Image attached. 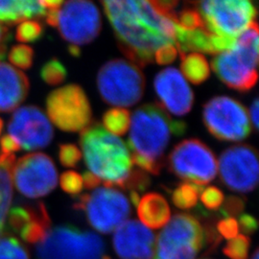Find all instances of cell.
<instances>
[{
  "instance_id": "obj_1",
  "label": "cell",
  "mask_w": 259,
  "mask_h": 259,
  "mask_svg": "<svg viewBox=\"0 0 259 259\" xmlns=\"http://www.w3.org/2000/svg\"><path fill=\"white\" fill-rule=\"evenodd\" d=\"M121 51L131 63L144 67L161 47L175 44L173 20L152 1H102Z\"/></svg>"
},
{
  "instance_id": "obj_2",
  "label": "cell",
  "mask_w": 259,
  "mask_h": 259,
  "mask_svg": "<svg viewBox=\"0 0 259 259\" xmlns=\"http://www.w3.org/2000/svg\"><path fill=\"white\" fill-rule=\"evenodd\" d=\"M128 139L133 164L153 175H159L164 166V155L173 137L186 131L184 121L172 119L158 104L139 107L131 118Z\"/></svg>"
},
{
  "instance_id": "obj_3",
  "label": "cell",
  "mask_w": 259,
  "mask_h": 259,
  "mask_svg": "<svg viewBox=\"0 0 259 259\" xmlns=\"http://www.w3.org/2000/svg\"><path fill=\"white\" fill-rule=\"evenodd\" d=\"M80 145L91 173L106 187L124 189L133 172V161L126 143L104 129L100 123L94 122L81 132Z\"/></svg>"
},
{
  "instance_id": "obj_4",
  "label": "cell",
  "mask_w": 259,
  "mask_h": 259,
  "mask_svg": "<svg viewBox=\"0 0 259 259\" xmlns=\"http://www.w3.org/2000/svg\"><path fill=\"white\" fill-rule=\"evenodd\" d=\"M258 26L254 21L236 37L234 46L215 56L212 69L230 89L247 93L257 82Z\"/></svg>"
},
{
  "instance_id": "obj_5",
  "label": "cell",
  "mask_w": 259,
  "mask_h": 259,
  "mask_svg": "<svg viewBox=\"0 0 259 259\" xmlns=\"http://www.w3.org/2000/svg\"><path fill=\"white\" fill-rule=\"evenodd\" d=\"M97 87L107 104L129 108L141 100L145 91V77L138 65L123 59H114L100 68Z\"/></svg>"
},
{
  "instance_id": "obj_6",
  "label": "cell",
  "mask_w": 259,
  "mask_h": 259,
  "mask_svg": "<svg viewBox=\"0 0 259 259\" xmlns=\"http://www.w3.org/2000/svg\"><path fill=\"white\" fill-rule=\"evenodd\" d=\"M41 259H107L102 238L92 232H83L71 225L50 229L37 245Z\"/></svg>"
},
{
  "instance_id": "obj_7",
  "label": "cell",
  "mask_w": 259,
  "mask_h": 259,
  "mask_svg": "<svg viewBox=\"0 0 259 259\" xmlns=\"http://www.w3.org/2000/svg\"><path fill=\"white\" fill-rule=\"evenodd\" d=\"M213 35L235 39L256 21L257 10L249 0H204L192 2Z\"/></svg>"
},
{
  "instance_id": "obj_8",
  "label": "cell",
  "mask_w": 259,
  "mask_h": 259,
  "mask_svg": "<svg viewBox=\"0 0 259 259\" xmlns=\"http://www.w3.org/2000/svg\"><path fill=\"white\" fill-rule=\"evenodd\" d=\"M75 210L84 213L95 231L108 234L127 221L132 212L130 200L115 187H98L92 193L79 196Z\"/></svg>"
},
{
  "instance_id": "obj_9",
  "label": "cell",
  "mask_w": 259,
  "mask_h": 259,
  "mask_svg": "<svg viewBox=\"0 0 259 259\" xmlns=\"http://www.w3.org/2000/svg\"><path fill=\"white\" fill-rule=\"evenodd\" d=\"M205 241L201 223L190 214L178 213L158 234L153 259H195Z\"/></svg>"
},
{
  "instance_id": "obj_10",
  "label": "cell",
  "mask_w": 259,
  "mask_h": 259,
  "mask_svg": "<svg viewBox=\"0 0 259 259\" xmlns=\"http://www.w3.org/2000/svg\"><path fill=\"white\" fill-rule=\"evenodd\" d=\"M169 170L188 184L203 186L215 179L218 162L211 149L199 139L178 143L168 157Z\"/></svg>"
},
{
  "instance_id": "obj_11",
  "label": "cell",
  "mask_w": 259,
  "mask_h": 259,
  "mask_svg": "<svg viewBox=\"0 0 259 259\" xmlns=\"http://www.w3.org/2000/svg\"><path fill=\"white\" fill-rule=\"evenodd\" d=\"M203 120L209 134L221 141H241L250 136L249 113L229 96H216L204 106Z\"/></svg>"
},
{
  "instance_id": "obj_12",
  "label": "cell",
  "mask_w": 259,
  "mask_h": 259,
  "mask_svg": "<svg viewBox=\"0 0 259 259\" xmlns=\"http://www.w3.org/2000/svg\"><path fill=\"white\" fill-rule=\"evenodd\" d=\"M47 111L50 120L64 132H82L92 124L91 104L78 84H67L50 93Z\"/></svg>"
},
{
  "instance_id": "obj_13",
  "label": "cell",
  "mask_w": 259,
  "mask_h": 259,
  "mask_svg": "<svg viewBox=\"0 0 259 259\" xmlns=\"http://www.w3.org/2000/svg\"><path fill=\"white\" fill-rule=\"evenodd\" d=\"M57 27L62 37L71 46L88 45L98 37L101 31L100 12L91 1H67L59 10Z\"/></svg>"
},
{
  "instance_id": "obj_14",
  "label": "cell",
  "mask_w": 259,
  "mask_h": 259,
  "mask_svg": "<svg viewBox=\"0 0 259 259\" xmlns=\"http://www.w3.org/2000/svg\"><path fill=\"white\" fill-rule=\"evenodd\" d=\"M11 175L19 192L31 199L47 196L58 185L54 161L42 153H32L20 157Z\"/></svg>"
},
{
  "instance_id": "obj_15",
  "label": "cell",
  "mask_w": 259,
  "mask_h": 259,
  "mask_svg": "<svg viewBox=\"0 0 259 259\" xmlns=\"http://www.w3.org/2000/svg\"><path fill=\"white\" fill-rule=\"evenodd\" d=\"M258 157L250 145H234L226 149L219 159L220 180L234 192L248 193L258 184Z\"/></svg>"
},
{
  "instance_id": "obj_16",
  "label": "cell",
  "mask_w": 259,
  "mask_h": 259,
  "mask_svg": "<svg viewBox=\"0 0 259 259\" xmlns=\"http://www.w3.org/2000/svg\"><path fill=\"white\" fill-rule=\"evenodd\" d=\"M10 136L20 148L37 150L48 146L54 138V130L45 112L35 106L22 107L15 111L9 124Z\"/></svg>"
},
{
  "instance_id": "obj_17",
  "label": "cell",
  "mask_w": 259,
  "mask_h": 259,
  "mask_svg": "<svg viewBox=\"0 0 259 259\" xmlns=\"http://www.w3.org/2000/svg\"><path fill=\"white\" fill-rule=\"evenodd\" d=\"M154 88L160 106L172 114L184 116L192 110L194 94L183 74L174 67L159 71Z\"/></svg>"
},
{
  "instance_id": "obj_18",
  "label": "cell",
  "mask_w": 259,
  "mask_h": 259,
  "mask_svg": "<svg viewBox=\"0 0 259 259\" xmlns=\"http://www.w3.org/2000/svg\"><path fill=\"white\" fill-rule=\"evenodd\" d=\"M113 249L121 259H153L156 236L137 220H128L115 230Z\"/></svg>"
},
{
  "instance_id": "obj_19",
  "label": "cell",
  "mask_w": 259,
  "mask_h": 259,
  "mask_svg": "<svg viewBox=\"0 0 259 259\" xmlns=\"http://www.w3.org/2000/svg\"><path fill=\"white\" fill-rule=\"evenodd\" d=\"M29 92L27 76L6 63H0V111L16 110Z\"/></svg>"
},
{
  "instance_id": "obj_20",
  "label": "cell",
  "mask_w": 259,
  "mask_h": 259,
  "mask_svg": "<svg viewBox=\"0 0 259 259\" xmlns=\"http://www.w3.org/2000/svg\"><path fill=\"white\" fill-rule=\"evenodd\" d=\"M138 214L143 225L158 230L171 218V210L165 198L156 192L144 195L138 204Z\"/></svg>"
},
{
  "instance_id": "obj_21",
  "label": "cell",
  "mask_w": 259,
  "mask_h": 259,
  "mask_svg": "<svg viewBox=\"0 0 259 259\" xmlns=\"http://www.w3.org/2000/svg\"><path fill=\"white\" fill-rule=\"evenodd\" d=\"M47 10L41 1H0V20L16 24L26 19L45 18Z\"/></svg>"
},
{
  "instance_id": "obj_22",
  "label": "cell",
  "mask_w": 259,
  "mask_h": 259,
  "mask_svg": "<svg viewBox=\"0 0 259 259\" xmlns=\"http://www.w3.org/2000/svg\"><path fill=\"white\" fill-rule=\"evenodd\" d=\"M51 220L47 207L42 203L37 204L34 217L21 229L19 235L28 244H39L50 231Z\"/></svg>"
},
{
  "instance_id": "obj_23",
  "label": "cell",
  "mask_w": 259,
  "mask_h": 259,
  "mask_svg": "<svg viewBox=\"0 0 259 259\" xmlns=\"http://www.w3.org/2000/svg\"><path fill=\"white\" fill-rule=\"evenodd\" d=\"M181 56L183 76L193 84H201L210 75L209 65L203 54L188 53Z\"/></svg>"
},
{
  "instance_id": "obj_24",
  "label": "cell",
  "mask_w": 259,
  "mask_h": 259,
  "mask_svg": "<svg viewBox=\"0 0 259 259\" xmlns=\"http://www.w3.org/2000/svg\"><path fill=\"white\" fill-rule=\"evenodd\" d=\"M130 111L122 108H113L103 115V127L113 136H123L130 128Z\"/></svg>"
},
{
  "instance_id": "obj_25",
  "label": "cell",
  "mask_w": 259,
  "mask_h": 259,
  "mask_svg": "<svg viewBox=\"0 0 259 259\" xmlns=\"http://www.w3.org/2000/svg\"><path fill=\"white\" fill-rule=\"evenodd\" d=\"M203 190V186L188 183L182 184L172 192V202L179 208L190 209L198 203L199 195Z\"/></svg>"
},
{
  "instance_id": "obj_26",
  "label": "cell",
  "mask_w": 259,
  "mask_h": 259,
  "mask_svg": "<svg viewBox=\"0 0 259 259\" xmlns=\"http://www.w3.org/2000/svg\"><path fill=\"white\" fill-rule=\"evenodd\" d=\"M13 198L11 172L0 168V237L5 231V220Z\"/></svg>"
},
{
  "instance_id": "obj_27",
  "label": "cell",
  "mask_w": 259,
  "mask_h": 259,
  "mask_svg": "<svg viewBox=\"0 0 259 259\" xmlns=\"http://www.w3.org/2000/svg\"><path fill=\"white\" fill-rule=\"evenodd\" d=\"M0 259H30L28 250L16 237H0Z\"/></svg>"
},
{
  "instance_id": "obj_28",
  "label": "cell",
  "mask_w": 259,
  "mask_h": 259,
  "mask_svg": "<svg viewBox=\"0 0 259 259\" xmlns=\"http://www.w3.org/2000/svg\"><path fill=\"white\" fill-rule=\"evenodd\" d=\"M67 76L66 68L58 59H51L41 67L40 77L49 85H58L63 83Z\"/></svg>"
},
{
  "instance_id": "obj_29",
  "label": "cell",
  "mask_w": 259,
  "mask_h": 259,
  "mask_svg": "<svg viewBox=\"0 0 259 259\" xmlns=\"http://www.w3.org/2000/svg\"><path fill=\"white\" fill-rule=\"evenodd\" d=\"M174 24L185 30H195L204 28V21L200 13L194 7H186L178 14H175L173 19Z\"/></svg>"
},
{
  "instance_id": "obj_30",
  "label": "cell",
  "mask_w": 259,
  "mask_h": 259,
  "mask_svg": "<svg viewBox=\"0 0 259 259\" xmlns=\"http://www.w3.org/2000/svg\"><path fill=\"white\" fill-rule=\"evenodd\" d=\"M250 249V238L244 234H238L227 243L223 252L230 259H247Z\"/></svg>"
},
{
  "instance_id": "obj_31",
  "label": "cell",
  "mask_w": 259,
  "mask_h": 259,
  "mask_svg": "<svg viewBox=\"0 0 259 259\" xmlns=\"http://www.w3.org/2000/svg\"><path fill=\"white\" fill-rule=\"evenodd\" d=\"M44 26L37 20H25L19 23L16 38L20 42H34L42 36Z\"/></svg>"
},
{
  "instance_id": "obj_32",
  "label": "cell",
  "mask_w": 259,
  "mask_h": 259,
  "mask_svg": "<svg viewBox=\"0 0 259 259\" xmlns=\"http://www.w3.org/2000/svg\"><path fill=\"white\" fill-rule=\"evenodd\" d=\"M34 50L32 47L19 45L12 47L9 52L11 64L18 66L20 69H29L33 65Z\"/></svg>"
},
{
  "instance_id": "obj_33",
  "label": "cell",
  "mask_w": 259,
  "mask_h": 259,
  "mask_svg": "<svg viewBox=\"0 0 259 259\" xmlns=\"http://www.w3.org/2000/svg\"><path fill=\"white\" fill-rule=\"evenodd\" d=\"M60 185L67 194H80L83 188V179L75 171H66L61 175Z\"/></svg>"
},
{
  "instance_id": "obj_34",
  "label": "cell",
  "mask_w": 259,
  "mask_h": 259,
  "mask_svg": "<svg viewBox=\"0 0 259 259\" xmlns=\"http://www.w3.org/2000/svg\"><path fill=\"white\" fill-rule=\"evenodd\" d=\"M82 158V153L74 144H61L59 148V159L65 167L73 168Z\"/></svg>"
},
{
  "instance_id": "obj_35",
  "label": "cell",
  "mask_w": 259,
  "mask_h": 259,
  "mask_svg": "<svg viewBox=\"0 0 259 259\" xmlns=\"http://www.w3.org/2000/svg\"><path fill=\"white\" fill-rule=\"evenodd\" d=\"M201 201L207 209L218 210L223 205L225 197L218 187L209 186L202 191Z\"/></svg>"
},
{
  "instance_id": "obj_36",
  "label": "cell",
  "mask_w": 259,
  "mask_h": 259,
  "mask_svg": "<svg viewBox=\"0 0 259 259\" xmlns=\"http://www.w3.org/2000/svg\"><path fill=\"white\" fill-rule=\"evenodd\" d=\"M217 232H219L221 237L229 240L236 237L239 232V226L237 220L233 217L224 218L217 224Z\"/></svg>"
},
{
  "instance_id": "obj_37",
  "label": "cell",
  "mask_w": 259,
  "mask_h": 259,
  "mask_svg": "<svg viewBox=\"0 0 259 259\" xmlns=\"http://www.w3.org/2000/svg\"><path fill=\"white\" fill-rule=\"evenodd\" d=\"M223 206H221V213L225 218L232 217L234 215L240 214L245 208L244 200L239 197L231 196L226 201H224Z\"/></svg>"
},
{
  "instance_id": "obj_38",
  "label": "cell",
  "mask_w": 259,
  "mask_h": 259,
  "mask_svg": "<svg viewBox=\"0 0 259 259\" xmlns=\"http://www.w3.org/2000/svg\"><path fill=\"white\" fill-rule=\"evenodd\" d=\"M178 54L179 52L177 47L173 45H169L157 50L154 56V61H156L158 65H169L176 60Z\"/></svg>"
},
{
  "instance_id": "obj_39",
  "label": "cell",
  "mask_w": 259,
  "mask_h": 259,
  "mask_svg": "<svg viewBox=\"0 0 259 259\" xmlns=\"http://www.w3.org/2000/svg\"><path fill=\"white\" fill-rule=\"evenodd\" d=\"M239 230L247 235H251L257 231L258 223L257 220L250 214H241L239 217Z\"/></svg>"
},
{
  "instance_id": "obj_40",
  "label": "cell",
  "mask_w": 259,
  "mask_h": 259,
  "mask_svg": "<svg viewBox=\"0 0 259 259\" xmlns=\"http://www.w3.org/2000/svg\"><path fill=\"white\" fill-rule=\"evenodd\" d=\"M0 148H1V154L14 155V153L20 150V146L11 136L5 135L0 139Z\"/></svg>"
},
{
  "instance_id": "obj_41",
  "label": "cell",
  "mask_w": 259,
  "mask_h": 259,
  "mask_svg": "<svg viewBox=\"0 0 259 259\" xmlns=\"http://www.w3.org/2000/svg\"><path fill=\"white\" fill-rule=\"evenodd\" d=\"M82 179H83V187H85L88 189L96 188L102 184V182L97 177L92 174L91 172H85L82 177Z\"/></svg>"
},
{
  "instance_id": "obj_42",
  "label": "cell",
  "mask_w": 259,
  "mask_h": 259,
  "mask_svg": "<svg viewBox=\"0 0 259 259\" xmlns=\"http://www.w3.org/2000/svg\"><path fill=\"white\" fill-rule=\"evenodd\" d=\"M258 99L255 98L253 103L250 106V121L255 131L258 130Z\"/></svg>"
},
{
  "instance_id": "obj_43",
  "label": "cell",
  "mask_w": 259,
  "mask_h": 259,
  "mask_svg": "<svg viewBox=\"0 0 259 259\" xmlns=\"http://www.w3.org/2000/svg\"><path fill=\"white\" fill-rule=\"evenodd\" d=\"M59 9L47 10L46 15V20L50 26L57 27L58 24V16H59Z\"/></svg>"
},
{
  "instance_id": "obj_44",
  "label": "cell",
  "mask_w": 259,
  "mask_h": 259,
  "mask_svg": "<svg viewBox=\"0 0 259 259\" xmlns=\"http://www.w3.org/2000/svg\"><path fill=\"white\" fill-rule=\"evenodd\" d=\"M63 1H56V0H44L41 4L47 8V10L59 9L63 5Z\"/></svg>"
},
{
  "instance_id": "obj_45",
  "label": "cell",
  "mask_w": 259,
  "mask_h": 259,
  "mask_svg": "<svg viewBox=\"0 0 259 259\" xmlns=\"http://www.w3.org/2000/svg\"><path fill=\"white\" fill-rule=\"evenodd\" d=\"M6 39H8V32L0 24V45L6 42Z\"/></svg>"
},
{
  "instance_id": "obj_46",
  "label": "cell",
  "mask_w": 259,
  "mask_h": 259,
  "mask_svg": "<svg viewBox=\"0 0 259 259\" xmlns=\"http://www.w3.org/2000/svg\"><path fill=\"white\" fill-rule=\"evenodd\" d=\"M139 194L137 192H130V201L135 206H138L139 203Z\"/></svg>"
},
{
  "instance_id": "obj_47",
  "label": "cell",
  "mask_w": 259,
  "mask_h": 259,
  "mask_svg": "<svg viewBox=\"0 0 259 259\" xmlns=\"http://www.w3.org/2000/svg\"><path fill=\"white\" fill-rule=\"evenodd\" d=\"M68 52L74 57H79L80 56V48L79 47H75V46H69Z\"/></svg>"
},
{
  "instance_id": "obj_48",
  "label": "cell",
  "mask_w": 259,
  "mask_h": 259,
  "mask_svg": "<svg viewBox=\"0 0 259 259\" xmlns=\"http://www.w3.org/2000/svg\"><path fill=\"white\" fill-rule=\"evenodd\" d=\"M6 52H7V44L4 42L0 45V62L5 58Z\"/></svg>"
},
{
  "instance_id": "obj_49",
  "label": "cell",
  "mask_w": 259,
  "mask_h": 259,
  "mask_svg": "<svg viewBox=\"0 0 259 259\" xmlns=\"http://www.w3.org/2000/svg\"><path fill=\"white\" fill-rule=\"evenodd\" d=\"M251 259H259L258 249H256V250H254V252H253V254H252V257H251Z\"/></svg>"
},
{
  "instance_id": "obj_50",
  "label": "cell",
  "mask_w": 259,
  "mask_h": 259,
  "mask_svg": "<svg viewBox=\"0 0 259 259\" xmlns=\"http://www.w3.org/2000/svg\"><path fill=\"white\" fill-rule=\"evenodd\" d=\"M2 129H3V121H2V119L0 118V135H1Z\"/></svg>"
},
{
  "instance_id": "obj_51",
  "label": "cell",
  "mask_w": 259,
  "mask_h": 259,
  "mask_svg": "<svg viewBox=\"0 0 259 259\" xmlns=\"http://www.w3.org/2000/svg\"><path fill=\"white\" fill-rule=\"evenodd\" d=\"M107 259H110V258H109V257H108V258H107Z\"/></svg>"
}]
</instances>
